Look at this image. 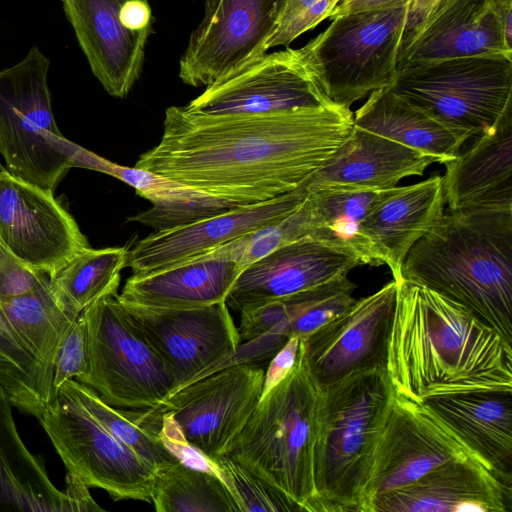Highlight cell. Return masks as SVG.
<instances>
[{
    "label": "cell",
    "mask_w": 512,
    "mask_h": 512,
    "mask_svg": "<svg viewBox=\"0 0 512 512\" xmlns=\"http://www.w3.org/2000/svg\"><path fill=\"white\" fill-rule=\"evenodd\" d=\"M352 129L353 113L337 106L219 116L171 106L159 143L135 167L237 205L252 204L304 185Z\"/></svg>",
    "instance_id": "cell-1"
},
{
    "label": "cell",
    "mask_w": 512,
    "mask_h": 512,
    "mask_svg": "<svg viewBox=\"0 0 512 512\" xmlns=\"http://www.w3.org/2000/svg\"><path fill=\"white\" fill-rule=\"evenodd\" d=\"M396 282L386 364L394 395L512 390V346L496 331L430 289Z\"/></svg>",
    "instance_id": "cell-2"
},
{
    "label": "cell",
    "mask_w": 512,
    "mask_h": 512,
    "mask_svg": "<svg viewBox=\"0 0 512 512\" xmlns=\"http://www.w3.org/2000/svg\"><path fill=\"white\" fill-rule=\"evenodd\" d=\"M400 279L462 307L512 346V207L444 213L408 252Z\"/></svg>",
    "instance_id": "cell-3"
},
{
    "label": "cell",
    "mask_w": 512,
    "mask_h": 512,
    "mask_svg": "<svg viewBox=\"0 0 512 512\" xmlns=\"http://www.w3.org/2000/svg\"><path fill=\"white\" fill-rule=\"evenodd\" d=\"M392 397L386 368L356 370L319 387L312 512H359Z\"/></svg>",
    "instance_id": "cell-4"
},
{
    "label": "cell",
    "mask_w": 512,
    "mask_h": 512,
    "mask_svg": "<svg viewBox=\"0 0 512 512\" xmlns=\"http://www.w3.org/2000/svg\"><path fill=\"white\" fill-rule=\"evenodd\" d=\"M319 386L301 344L291 371L262 396L226 455L312 512L314 421Z\"/></svg>",
    "instance_id": "cell-5"
},
{
    "label": "cell",
    "mask_w": 512,
    "mask_h": 512,
    "mask_svg": "<svg viewBox=\"0 0 512 512\" xmlns=\"http://www.w3.org/2000/svg\"><path fill=\"white\" fill-rule=\"evenodd\" d=\"M408 4L332 18L298 53L328 101L344 109L397 75Z\"/></svg>",
    "instance_id": "cell-6"
},
{
    "label": "cell",
    "mask_w": 512,
    "mask_h": 512,
    "mask_svg": "<svg viewBox=\"0 0 512 512\" xmlns=\"http://www.w3.org/2000/svg\"><path fill=\"white\" fill-rule=\"evenodd\" d=\"M389 89L465 143L512 110V56H461L406 66Z\"/></svg>",
    "instance_id": "cell-7"
},
{
    "label": "cell",
    "mask_w": 512,
    "mask_h": 512,
    "mask_svg": "<svg viewBox=\"0 0 512 512\" xmlns=\"http://www.w3.org/2000/svg\"><path fill=\"white\" fill-rule=\"evenodd\" d=\"M50 61L36 46L0 70V155L6 170L54 193L73 167L77 144L60 132L48 87Z\"/></svg>",
    "instance_id": "cell-8"
},
{
    "label": "cell",
    "mask_w": 512,
    "mask_h": 512,
    "mask_svg": "<svg viewBox=\"0 0 512 512\" xmlns=\"http://www.w3.org/2000/svg\"><path fill=\"white\" fill-rule=\"evenodd\" d=\"M117 296V292L105 294L82 311L87 369L77 381L95 390L110 406L150 409L172 393L176 384Z\"/></svg>",
    "instance_id": "cell-9"
},
{
    "label": "cell",
    "mask_w": 512,
    "mask_h": 512,
    "mask_svg": "<svg viewBox=\"0 0 512 512\" xmlns=\"http://www.w3.org/2000/svg\"><path fill=\"white\" fill-rule=\"evenodd\" d=\"M80 314L56 299L49 279L0 302V387L13 407L41 419L55 399L52 385L58 352Z\"/></svg>",
    "instance_id": "cell-10"
},
{
    "label": "cell",
    "mask_w": 512,
    "mask_h": 512,
    "mask_svg": "<svg viewBox=\"0 0 512 512\" xmlns=\"http://www.w3.org/2000/svg\"><path fill=\"white\" fill-rule=\"evenodd\" d=\"M265 370L239 362L225 365L146 409L161 425L168 447L186 445L214 463L227 454L263 390Z\"/></svg>",
    "instance_id": "cell-11"
},
{
    "label": "cell",
    "mask_w": 512,
    "mask_h": 512,
    "mask_svg": "<svg viewBox=\"0 0 512 512\" xmlns=\"http://www.w3.org/2000/svg\"><path fill=\"white\" fill-rule=\"evenodd\" d=\"M39 422L67 473L115 501L151 502L156 469L107 431L65 387Z\"/></svg>",
    "instance_id": "cell-12"
},
{
    "label": "cell",
    "mask_w": 512,
    "mask_h": 512,
    "mask_svg": "<svg viewBox=\"0 0 512 512\" xmlns=\"http://www.w3.org/2000/svg\"><path fill=\"white\" fill-rule=\"evenodd\" d=\"M288 0H205L180 59L179 77L209 86L266 54Z\"/></svg>",
    "instance_id": "cell-13"
},
{
    "label": "cell",
    "mask_w": 512,
    "mask_h": 512,
    "mask_svg": "<svg viewBox=\"0 0 512 512\" xmlns=\"http://www.w3.org/2000/svg\"><path fill=\"white\" fill-rule=\"evenodd\" d=\"M484 462L425 403L394 395L359 512L376 495L408 485L454 459Z\"/></svg>",
    "instance_id": "cell-14"
},
{
    "label": "cell",
    "mask_w": 512,
    "mask_h": 512,
    "mask_svg": "<svg viewBox=\"0 0 512 512\" xmlns=\"http://www.w3.org/2000/svg\"><path fill=\"white\" fill-rule=\"evenodd\" d=\"M122 305L165 363L175 390L227 365L241 345L226 301L179 309Z\"/></svg>",
    "instance_id": "cell-15"
},
{
    "label": "cell",
    "mask_w": 512,
    "mask_h": 512,
    "mask_svg": "<svg viewBox=\"0 0 512 512\" xmlns=\"http://www.w3.org/2000/svg\"><path fill=\"white\" fill-rule=\"evenodd\" d=\"M80 48L106 92L124 98L139 79L152 27L148 0H62Z\"/></svg>",
    "instance_id": "cell-16"
},
{
    "label": "cell",
    "mask_w": 512,
    "mask_h": 512,
    "mask_svg": "<svg viewBox=\"0 0 512 512\" xmlns=\"http://www.w3.org/2000/svg\"><path fill=\"white\" fill-rule=\"evenodd\" d=\"M0 240L29 268L53 276L91 247L54 193L0 171Z\"/></svg>",
    "instance_id": "cell-17"
},
{
    "label": "cell",
    "mask_w": 512,
    "mask_h": 512,
    "mask_svg": "<svg viewBox=\"0 0 512 512\" xmlns=\"http://www.w3.org/2000/svg\"><path fill=\"white\" fill-rule=\"evenodd\" d=\"M397 282L393 279L300 339L319 387L364 369L386 368Z\"/></svg>",
    "instance_id": "cell-18"
},
{
    "label": "cell",
    "mask_w": 512,
    "mask_h": 512,
    "mask_svg": "<svg viewBox=\"0 0 512 512\" xmlns=\"http://www.w3.org/2000/svg\"><path fill=\"white\" fill-rule=\"evenodd\" d=\"M335 106L319 89L298 50L264 54L207 86L185 108L205 115H259Z\"/></svg>",
    "instance_id": "cell-19"
},
{
    "label": "cell",
    "mask_w": 512,
    "mask_h": 512,
    "mask_svg": "<svg viewBox=\"0 0 512 512\" xmlns=\"http://www.w3.org/2000/svg\"><path fill=\"white\" fill-rule=\"evenodd\" d=\"M305 184L281 196L226 211L186 224L158 230L128 249L126 267L133 274L163 269L209 252L298 209L308 197Z\"/></svg>",
    "instance_id": "cell-20"
},
{
    "label": "cell",
    "mask_w": 512,
    "mask_h": 512,
    "mask_svg": "<svg viewBox=\"0 0 512 512\" xmlns=\"http://www.w3.org/2000/svg\"><path fill=\"white\" fill-rule=\"evenodd\" d=\"M511 489L481 461L454 459L376 495L363 512H510Z\"/></svg>",
    "instance_id": "cell-21"
},
{
    "label": "cell",
    "mask_w": 512,
    "mask_h": 512,
    "mask_svg": "<svg viewBox=\"0 0 512 512\" xmlns=\"http://www.w3.org/2000/svg\"><path fill=\"white\" fill-rule=\"evenodd\" d=\"M359 265L354 255L304 238L246 266L225 301L229 309L240 312L347 275Z\"/></svg>",
    "instance_id": "cell-22"
},
{
    "label": "cell",
    "mask_w": 512,
    "mask_h": 512,
    "mask_svg": "<svg viewBox=\"0 0 512 512\" xmlns=\"http://www.w3.org/2000/svg\"><path fill=\"white\" fill-rule=\"evenodd\" d=\"M483 54L512 56L504 37L499 0H441L421 30L399 53L397 69Z\"/></svg>",
    "instance_id": "cell-23"
},
{
    "label": "cell",
    "mask_w": 512,
    "mask_h": 512,
    "mask_svg": "<svg viewBox=\"0 0 512 512\" xmlns=\"http://www.w3.org/2000/svg\"><path fill=\"white\" fill-rule=\"evenodd\" d=\"M435 159L394 140L355 127L334 155L305 183L315 190H386L421 176Z\"/></svg>",
    "instance_id": "cell-24"
},
{
    "label": "cell",
    "mask_w": 512,
    "mask_h": 512,
    "mask_svg": "<svg viewBox=\"0 0 512 512\" xmlns=\"http://www.w3.org/2000/svg\"><path fill=\"white\" fill-rule=\"evenodd\" d=\"M421 402L512 487V390L438 395Z\"/></svg>",
    "instance_id": "cell-25"
},
{
    "label": "cell",
    "mask_w": 512,
    "mask_h": 512,
    "mask_svg": "<svg viewBox=\"0 0 512 512\" xmlns=\"http://www.w3.org/2000/svg\"><path fill=\"white\" fill-rule=\"evenodd\" d=\"M445 203L442 176L433 175L419 183L397 187L365 217L363 232L395 281L401 278L410 249L444 214Z\"/></svg>",
    "instance_id": "cell-26"
},
{
    "label": "cell",
    "mask_w": 512,
    "mask_h": 512,
    "mask_svg": "<svg viewBox=\"0 0 512 512\" xmlns=\"http://www.w3.org/2000/svg\"><path fill=\"white\" fill-rule=\"evenodd\" d=\"M444 165L442 179L449 211L512 207V110Z\"/></svg>",
    "instance_id": "cell-27"
},
{
    "label": "cell",
    "mask_w": 512,
    "mask_h": 512,
    "mask_svg": "<svg viewBox=\"0 0 512 512\" xmlns=\"http://www.w3.org/2000/svg\"><path fill=\"white\" fill-rule=\"evenodd\" d=\"M243 268L225 259L186 260L129 277L118 300L149 308H194L225 301Z\"/></svg>",
    "instance_id": "cell-28"
},
{
    "label": "cell",
    "mask_w": 512,
    "mask_h": 512,
    "mask_svg": "<svg viewBox=\"0 0 512 512\" xmlns=\"http://www.w3.org/2000/svg\"><path fill=\"white\" fill-rule=\"evenodd\" d=\"M12 407L0 387V512L69 511L66 493L53 485L42 458L21 439Z\"/></svg>",
    "instance_id": "cell-29"
},
{
    "label": "cell",
    "mask_w": 512,
    "mask_h": 512,
    "mask_svg": "<svg viewBox=\"0 0 512 512\" xmlns=\"http://www.w3.org/2000/svg\"><path fill=\"white\" fill-rule=\"evenodd\" d=\"M353 125L427 154L442 164L454 159L464 144L441 123L389 88L369 94L353 114Z\"/></svg>",
    "instance_id": "cell-30"
},
{
    "label": "cell",
    "mask_w": 512,
    "mask_h": 512,
    "mask_svg": "<svg viewBox=\"0 0 512 512\" xmlns=\"http://www.w3.org/2000/svg\"><path fill=\"white\" fill-rule=\"evenodd\" d=\"M97 172L123 181L151 202L150 209L129 218L158 230L196 221L238 206L237 204L138 167L113 163L103 157Z\"/></svg>",
    "instance_id": "cell-31"
},
{
    "label": "cell",
    "mask_w": 512,
    "mask_h": 512,
    "mask_svg": "<svg viewBox=\"0 0 512 512\" xmlns=\"http://www.w3.org/2000/svg\"><path fill=\"white\" fill-rule=\"evenodd\" d=\"M396 189L309 191L310 238L354 255L362 265H382L362 225L371 209Z\"/></svg>",
    "instance_id": "cell-32"
},
{
    "label": "cell",
    "mask_w": 512,
    "mask_h": 512,
    "mask_svg": "<svg viewBox=\"0 0 512 512\" xmlns=\"http://www.w3.org/2000/svg\"><path fill=\"white\" fill-rule=\"evenodd\" d=\"M151 503L157 512H242L218 474L182 461L156 470Z\"/></svg>",
    "instance_id": "cell-33"
},
{
    "label": "cell",
    "mask_w": 512,
    "mask_h": 512,
    "mask_svg": "<svg viewBox=\"0 0 512 512\" xmlns=\"http://www.w3.org/2000/svg\"><path fill=\"white\" fill-rule=\"evenodd\" d=\"M127 253L126 247H89L49 277V287L66 309L80 314L99 297L117 292Z\"/></svg>",
    "instance_id": "cell-34"
},
{
    "label": "cell",
    "mask_w": 512,
    "mask_h": 512,
    "mask_svg": "<svg viewBox=\"0 0 512 512\" xmlns=\"http://www.w3.org/2000/svg\"><path fill=\"white\" fill-rule=\"evenodd\" d=\"M85 409L115 438L132 449L156 470L180 460L168 448L160 433L141 423L137 412L106 404L95 390L71 379L63 385Z\"/></svg>",
    "instance_id": "cell-35"
},
{
    "label": "cell",
    "mask_w": 512,
    "mask_h": 512,
    "mask_svg": "<svg viewBox=\"0 0 512 512\" xmlns=\"http://www.w3.org/2000/svg\"><path fill=\"white\" fill-rule=\"evenodd\" d=\"M311 226V210L307 197L298 209L287 216L187 260L225 259L244 269L281 246L310 238Z\"/></svg>",
    "instance_id": "cell-36"
},
{
    "label": "cell",
    "mask_w": 512,
    "mask_h": 512,
    "mask_svg": "<svg viewBox=\"0 0 512 512\" xmlns=\"http://www.w3.org/2000/svg\"><path fill=\"white\" fill-rule=\"evenodd\" d=\"M355 288L347 275H343L292 294V315L284 336L287 339L293 336L306 338L356 300L353 297Z\"/></svg>",
    "instance_id": "cell-37"
},
{
    "label": "cell",
    "mask_w": 512,
    "mask_h": 512,
    "mask_svg": "<svg viewBox=\"0 0 512 512\" xmlns=\"http://www.w3.org/2000/svg\"><path fill=\"white\" fill-rule=\"evenodd\" d=\"M214 464L218 475L238 499L242 512H300L280 490L228 455Z\"/></svg>",
    "instance_id": "cell-38"
},
{
    "label": "cell",
    "mask_w": 512,
    "mask_h": 512,
    "mask_svg": "<svg viewBox=\"0 0 512 512\" xmlns=\"http://www.w3.org/2000/svg\"><path fill=\"white\" fill-rule=\"evenodd\" d=\"M341 0H288L267 48L288 47L296 38L329 18Z\"/></svg>",
    "instance_id": "cell-39"
},
{
    "label": "cell",
    "mask_w": 512,
    "mask_h": 512,
    "mask_svg": "<svg viewBox=\"0 0 512 512\" xmlns=\"http://www.w3.org/2000/svg\"><path fill=\"white\" fill-rule=\"evenodd\" d=\"M86 369L87 333L81 313L65 337L56 358L52 385L54 397L56 398L58 390L66 381L78 380Z\"/></svg>",
    "instance_id": "cell-40"
},
{
    "label": "cell",
    "mask_w": 512,
    "mask_h": 512,
    "mask_svg": "<svg viewBox=\"0 0 512 512\" xmlns=\"http://www.w3.org/2000/svg\"><path fill=\"white\" fill-rule=\"evenodd\" d=\"M48 279L22 263L0 240V302L26 294Z\"/></svg>",
    "instance_id": "cell-41"
},
{
    "label": "cell",
    "mask_w": 512,
    "mask_h": 512,
    "mask_svg": "<svg viewBox=\"0 0 512 512\" xmlns=\"http://www.w3.org/2000/svg\"><path fill=\"white\" fill-rule=\"evenodd\" d=\"M299 343V337H290L275 353L265 372L261 397L268 393L291 371L297 360Z\"/></svg>",
    "instance_id": "cell-42"
},
{
    "label": "cell",
    "mask_w": 512,
    "mask_h": 512,
    "mask_svg": "<svg viewBox=\"0 0 512 512\" xmlns=\"http://www.w3.org/2000/svg\"><path fill=\"white\" fill-rule=\"evenodd\" d=\"M441 0H410L399 53L421 30ZM399 56V55H398Z\"/></svg>",
    "instance_id": "cell-43"
},
{
    "label": "cell",
    "mask_w": 512,
    "mask_h": 512,
    "mask_svg": "<svg viewBox=\"0 0 512 512\" xmlns=\"http://www.w3.org/2000/svg\"><path fill=\"white\" fill-rule=\"evenodd\" d=\"M66 496L69 511H103L89 493L88 486L75 476L67 473Z\"/></svg>",
    "instance_id": "cell-44"
},
{
    "label": "cell",
    "mask_w": 512,
    "mask_h": 512,
    "mask_svg": "<svg viewBox=\"0 0 512 512\" xmlns=\"http://www.w3.org/2000/svg\"><path fill=\"white\" fill-rule=\"evenodd\" d=\"M410 0H341L332 12L330 19L353 12L386 9L409 2Z\"/></svg>",
    "instance_id": "cell-45"
},
{
    "label": "cell",
    "mask_w": 512,
    "mask_h": 512,
    "mask_svg": "<svg viewBox=\"0 0 512 512\" xmlns=\"http://www.w3.org/2000/svg\"><path fill=\"white\" fill-rule=\"evenodd\" d=\"M3 169H5V167L0 162V171L3 170Z\"/></svg>",
    "instance_id": "cell-46"
}]
</instances>
